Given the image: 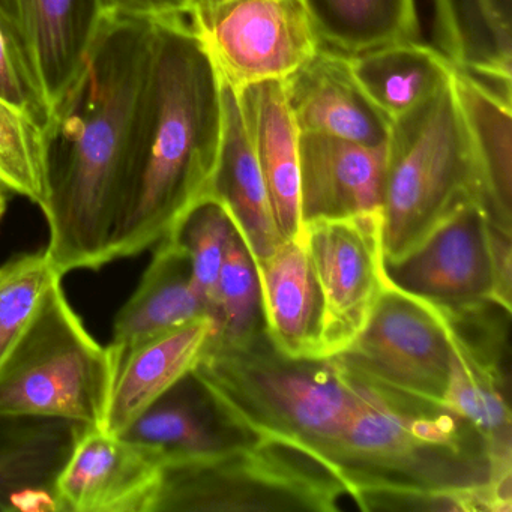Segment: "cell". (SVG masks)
Returning <instances> with one entry per match:
<instances>
[{
	"label": "cell",
	"mask_w": 512,
	"mask_h": 512,
	"mask_svg": "<svg viewBox=\"0 0 512 512\" xmlns=\"http://www.w3.org/2000/svg\"><path fill=\"white\" fill-rule=\"evenodd\" d=\"M5 211H7V208H0V218L4 217Z\"/></svg>",
	"instance_id": "cell-35"
},
{
	"label": "cell",
	"mask_w": 512,
	"mask_h": 512,
	"mask_svg": "<svg viewBox=\"0 0 512 512\" xmlns=\"http://www.w3.org/2000/svg\"><path fill=\"white\" fill-rule=\"evenodd\" d=\"M58 277L62 275L55 271L46 251L19 254L0 265V365Z\"/></svg>",
	"instance_id": "cell-28"
},
{
	"label": "cell",
	"mask_w": 512,
	"mask_h": 512,
	"mask_svg": "<svg viewBox=\"0 0 512 512\" xmlns=\"http://www.w3.org/2000/svg\"><path fill=\"white\" fill-rule=\"evenodd\" d=\"M346 56L359 88L389 124L448 85L455 68L433 44L421 40Z\"/></svg>",
	"instance_id": "cell-24"
},
{
	"label": "cell",
	"mask_w": 512,
	"mask_h": 512,
	"mask_svg": "<svg viewBox=\"0 0 512 512\" xmlns=\"http://www.w3.org/2000/svg\"><path fill=\"white\" fill-rule=\"evenodd\" d=\"M0 184L41 206L46 197L44 133L0 98Z\"/></svg>",
	"instance_id": "cell-29"
},
{
	"label": "cell",
	"mask_w": 512,
	"mask_h": 512,
	"mask_svg": "<svg viewBox=\"0 0 512 512\" xmlns=\"http://www.w3.org/2000/svg\"><path fill=\"white\" fill-rule=\"evenodd\" d=\"M154 28L148 17L104 14L79 77L43 131L44 251L62 277L116 260L131 131Z\"/></svg>",
	"instance_id": "cell-1"
},
{
	"label": "cell",
	"mask_w": 512,
	"mask_h": 512,
	"mask_svg": "<svg viewBox=\"0 0 512 512\" xmlns=\"http://www.w3.org/2000/svg\"><path fill=\"white\" fill-rule=\"evenodd\" d=\"M265 332L290 358H322V296L302 233L256 263Z\"/></svg>",
	"instance_id": "cell-18"
},
{
	"label": "cell",
	"mask_w": 512,
	"mask_h": 512,
	"mask_svg": "<svg viewBox=\"0 0 512 512\" xmlns=\"http://www.w3.org/2000/svg\"><path fill=\"white\" fill-rule=\"evenodd\" d=\"M203 317L211 314L194 289L187 256L170 239H161L136 292L116 316L107 346L116 370L134 347Z\"/></svg>",
	"instance_id": "cell-17"
},
{
	"label": "cell",
	"mask_w": 512,
	"mask_h": 512,
	"mask_svg": "<svg viewBox=\"0 0 512 512\" xmlns=\"http://www.w3.org/2000/svg\"><path fill=\"white\" fill-rule=\"evenodd\" d=\"M470 200L484 203L451 79L391 124L380 209L385 263L406 256Z\"/></svg>",
	"instance_id": "cell-5"
},
{
	"label": "cell",
	"mask_w": 512,
	"mask_h": 512,
	"mask_svg": "<svg viewBox=\"0 0 512 512\" xmlns=\"http://www.w3.org/2000/svg\"><path fill=\"white\" fill-rule=\"evenodd\" d=\"M283 85L299 133L365 146L388 143L391 124L365 97L343 53L320 47Z\"/></svg>",
	"instance_id": "cell-14"
},
{
	"label": "cell",
	"mask_w": 512,
	"mask_h": 512,
	"mask_svg": "<svg viewBox=\"0 0 512 512\" xmlns=\"http://www.w3.org/2000/svg\"><path fill=\"white\" fill-rule=\"evenodd\" d=\"M451 353L443 311L388 280L358 337L332 359L386 397L443 406Z\"/></svg>",
	"instance_id": "cell-8"
},
{
	"label": "cell",
	"mask_w": 512,
	"mask_h": 512,
	"mask_svg": "<svg viewBox=\"0 0 512 512\" xmlns=\"http://www.w3.org/2000/svg\"><path fill=\"white\" fill-rule=\"evenodd\" d=\"M320 460L365 511H511V485L494 475L487 442L470 422L368 385Z\"/></svg>",
	"instance_id": "cell-3"
},
{
	"label": "cell",
	"mask_w": 512,
	"mask_h": 512,
	"mask_svg": "<svg viewBox=\"0 0 512 512\" xmlns=\"http://www.w3.org/2000/svg\"><path fill=\"white\" fill-rule=\"evenodd\" d=\"M121 436L157 449L164 463L214 454L245 440L218 415L193 373L161 395Z\"/></svg>",
	"instance_id": "cell-23"
},
{
	"label": "cell",
	"mask_w": 512,
	"mask_h": 512,
	"mask_svg": "<svg viewBox=\"0 0 512 512\" xmlns=\"http://www.w3.org/2000/svg\"><path fill=\"white\" fill-rule=\"evenodd\" d=\"M235 95L268 188L278 232L283 239L295 238L302 230L299 130L283 82L259 83Z\"/></svg>",
	"instance_id": "cell-19"
},
{
	"label": "cell",
	"mask_w": 512,
	"mask_h": 512,
	"mask_svg": "<svg viewBox=\"0 0 512 512\" xmlns=\"http://www.w3.org/2000/svg\"><path fill=\"white\" fill-rule=\"evenodd\" d=\"M187 16L233 94L283 82L322 47L304 0H224Z\"/></svg>",
	"instance_id": "cell-10"
},
{
	"label": "cell",
	"mask_w": 512,
	"mask_h": 512,
	"mask_svg": "<svg viewBox=\"0 0 512 512\" xmlns=\"http://www.w3.org/2000/svg\"><path fill=\"white\" fill-rule=\"evenodd\" d=\"M511 236L481 200H470L406 256L385 263L386 277L442 310L497 304L511 311Z\"/></svg>",
	"instance_id": "cell-9"
},
{
	"label": "cell",
	"mask_w": 512,
	"mask_h": 512,
	"mask_svg": "<svg viewBox=\"0 0 512 512\" xmlns=\"http://www.w3.org/2000/svg\"><path fill=\"white\" fill-rule=\"evenodd\" d=\"M220 2H224V0H193L191 2L190 11L199 10V8L212 7V5L220 4ZM188 11V13H190Z\"/></svg>",
	"instance_id": "cell-33"
},
{
	"label": "cell",
	"mask_w": 512,
	"mask_h": 512,
	"mask_svg": "<svg viewBox=\"0 0 512 512\" xmlns=\"http://www.w3.org/2000/svg\"><path fill=\"white\" fill-rule=\"evenodd\" d=\"M496 10L506 19L511 20V2L512 0H491Z\"/></svg>",
	"instance_id": "cell-32"
},
{
	"label": "cell",
	"mask_w": 512,
	"mask_h": 512,
	"mask_svg": "<svg viewBox=\"0 0 512 512\" xmlns=\"http://www.w3.org/2000/svg\"><path fill=\"white\" fill-rule=\"evenodd\" d=\"M452 86L475 158L485 209L500 229L512 233V95L458 68H454Z\"/></svg>",
	"instance_id": "cell-22"
},
{
	"label": "cell",
	"mask_w": 512,
	"mask_h": 512,
	"mask_svg": "<svg viewBox=\"0 0 512 512\" xmlns=\"http://www.w3.org/2000/svg\"><path fill=\"white\" fill-rule=\"evenodd\" d=\"M103 17L101 0H0V28L52 112L79 77Z\"/></svg>",
	"instance_id": "cell-13"
},
{
	"label": "cell",
	"mask_w": 512,
	"mask_h": 512,
	"mask_svg": "<svg viewBox=\"0 0 512 512\" xmlns=\"http://www.w3.org/2000/svg\"><path fill=\"white\" fill-rule=\"evenodd\" d=\"M322 47L356 55L419 40L416 0H304Z\"/></svg>",
	"instance_id": "cell-25"
},
{
	"label": "cell",
	"mask_w": 512,
	"mask_h": 512,
	"mask_svg": "<svg viewBox=\"0 0 512 512\" xmlns=\"http://www.w3.org/2000/svg\"><path fill=\"white\" fill-rule=\"evenodd\" d=\"M341 479L311 455L263 440L164 463L149 512H334Z\"/></svg>",
	"instance_id": "cell-7"
},
{
	"label": "cell",
	"mask_w": 512,
	"mask_h": 512,
	"mask_svg": "<svg viewBox=\"0 0 512 512\" xmlns=\"http://www.w3.org/2000/svg\"><path fill=\"white\" fill-rule=\"evenodd\" d=\"M104 14L121 16L157 17L188 14L193 0H101Z\"/></svg>",
	"instance_id": "cell-31"
},
{
	"label": "cell",
	"mask_w": 512,
	"mask_h": 512,
	"mask_svg": "<svg viewBox=\"0 0 512 512\" xmlns=\"http://www.w3.org/2000/svg\"><path fill=\"white\" fill-rule=\"evenodd\" d=\"M214 335L238 343L263 331L259 275L250 250L233 224L212 301Z\"/></svg>",
	"instance_id": "cell-26"
},
{
	"label": "cell",
	"mask_w": 512,
	"mask_h": 512,
	"mask_svg": "<svg viewBox=\"0 0 512 512\" xmlns=\"http://www.w3.org/2000/svg\"><path fill=\"white\" fill-rule=\"evenodd\" d=\"M233 223L220 200L203 197L194 203L164 238L178 245L190 263L194 289L212 317L215 284L223 265Z\"/></svg>",
	"instance_id": "cell-27"
},
{
	"label": "cell",
	"mask_w": 512,
	"mask_h": 512,
	"mask_svg": "<svg viewBox=\"0 0 512 512\" xmlns=\"http://www.w3.org/2000/svg\"><path fill=\"white\" fill-rule=\"evenodd\" d=\"M386 145L299 133L302 224L382 209Z\"/></svg>",
	"instance_id": "cell-15"
},
{
	"label": "cell",
	"mask_w": 512,
	"mask_h": 512,
	"mask_svg": "<svg viewBox=\"0 0 512 512\" xmlns=\"http://www.w3.org/2000/svg\"><path fill=\"white\" fill-rule=\"evenodd\" d=\"M191 373L242 439L290 446L320 463L364 397V385L334 359L290 358L265 329L238 343L212 334Z\"/></svg>",
	"instance_id": "cell-4"
},
{
	"label": "cell",
	"mask_w": 512,
	"mask_h": 512,
	"mask_svg": "<svg viewBox=\"0 0 512 512\" xmlns=\"http://www.w3.org/2000/svg\"><path fill=\"white\" fill-rule=\"evenodd\" d=\"M214 332V320L203 317L134 347L116 374L104 430L124 434L161 395L194 370Z\"/></svg>",
	"instance_id": "cell-20"
},
{
	"label": "cell",
	"mask_w": 512,
	"mask_h": 512,
	"mask_svg": "<svg viewBox=\"0 0 512 512\" xmlns=\"http://www.w3.org/2000/svg\"><path fill=\"white\" fill-rule=\"evenodd\" d=\"M109 347L98 343L56 278L0 365V418H47L106 425L116 379Z\"/></svg>",
	"instance_id": "cell-6"
},
{
	"label": "cell",
	"mask_w": 512,
	"mask_h": 512,
	"mask_svg": "<svg viewBox=\"0 0 512 512\" xmlns=\"http://www.w3.org/2000/svg\"><path fill=\"white\" fill-rule=\"evenodd\" d=\"M301 233L322 296L320 355L332 358L358 337L388 284L382 211L317 218Z\"/></svg>",
	"instance_id": "cell-11"
},
{
	"label": "cell",
	"mask_w": 512,
	"mask_h": 512,
	"mask_svg": "<svg viewBox=\"0 0 512 512\" xmlns=\"http://www.w3.org/2000/svg\"><path fill=\"white\" fill-rule=\"evenodd\" d=\"M154 20L131 131L116 260L154 248L209 196L223 143V85L187 14Z\"/></svg>",
	"instance_id": "cell-2"
},
{
	"label": "cell",
	"mask_w": 512,
	"mask_h": 512,
	"mask_svg": "<svg viewBox=\"0 0 512 512\" xmlns=\"http://www.w3.org/2000/svg\"><path fill=\"white\" fill-rule=\"evenodd\" d=\"M83 425L0 418V512H59L56 482Z\"/></svg>",
	"instance_id": "cell-16"
},
{
	"label": "cell",
	"mask_w": 512,
	"mask_h": 512,
	"mask_svg": "<svg viewBox=\"0 0 512 512\" xmlns=\"http://www.w3.org/2000/svg\"><path fill=\"white\" fill-rule=\"evenodd\" d=\"M7 188L0 184V208H7V194H5Z\"/></svg>",
	"instance_id": "cell-34"
},
{
	"label": "cell",
	"mask_w": 512,
	"mask_h": 512,
	"mask_svg": "<svg viewBox=\"0 0 512 512\" xmlns=\"http://www.w3.org/2000/svg\"><path fill=\"white\" fill-rule=\"evenodd\" d=\"M163 467L157 449L85 427L56 482L59 512H149Z\"/></svg>",
	"instance_id": "cell-12"
},
{
	"label": "cell",
	"mask_w": 512,
	"mask_h": 512,
	"mask_svg": "<svg viewBox=\"0 0 512 512\" xmlns=\"http://www.w3.org/2000/svg\"><path fill=\"white\" fill-rule=\"evenodd\" d=\"M0 98L25 113L41 130L52 119L46 95L26 68L25 62L0 28Z\"/></svg>",
	"instance_id": "cell-30"
},
{
	"label": "cell",
	"mask_w": 512,
	"mask_h": 512,
	"mask_svg": "<svg viewBox=\"0 0 512 512\" xmlns=\"http://www.w3.org/2000/svg\"><path fill=\"white\" fill-rule=\"evenodd\" d=\"M224 133L209 196L223 203L241 233L254 263L266 259L281 242L238 97L223 86Z\"/></svg>",
	"instance_id": "cell-21"
}]
</instances>
